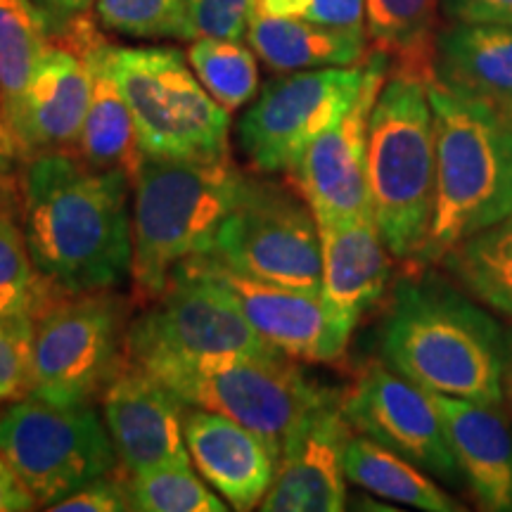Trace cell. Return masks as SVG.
I'll return each mask as SVG.
<instances>
[{"mask_svg": "<svg viewBox=\"0 0 512 512\" xmlns=\"http://www.w3.org/2000/svg\"><path fill=\"white\" fill-rule=\"evenodd\" d=\"M95 15L114 34L147 41L200 38L185 0H95Z\"/></svg>", "mask_w": 512, "mask_h": 512, "instance_id": "obj_32", "label": "cell"}, {"mask_svg": "<svg viewBox=\"0 0 512 512\" xmlns=\"http://www.w3.org/2000/svg\"><path fill=\"white\" fill-rule=\"evenodd\" d=\"M207 254L252 278L320 292L323 245L318 221L302 192L297 195L278 183L249 178Z\"/></svg>", "mask_w": 512, "mask_h": 512, "instance_id": "obj_10", "label": "cell"}, {"mask_svg": "<svg viewBox=\"0 0 512 512\" xmlns=\"http://www.w3.org/2000/svg\"><path fill=\"white\" fill-rule=\"evenodd\" d=\"M128 363H195L287 356L256 332L235 304L204 280L174 273L157 302L128 323Z\"/></svg>", "mask_w": 512, "mask_h": 512, "instance_id": "obj_11", "label": "cell"}, {"mask_svg": "<svg viewBox=\"0 0 512 512\" xmlns=\"http://www.w3.org/2000/svg\"><path fill=\"white\" fill-rule=\"evenodd\" d=\"M427 91L437 140V197L430 235L411 264L418 271L512 214L510 114L434 76Z\"/></svg>", "mask_w": 512, "mask_h": 512, "instance_id": "obj_3", "label": "cell"}, {"mask_svg": "<svg viewBox=\"0 0 512 512\" xmlns=\"http://www.w3.org/2000/svg\"><path fill=\"white\" fill-rule=\"evenodd\" d=\"M0 456L46 508L121 465L93 403L55 406L34 394L0 413Z\"/></svg>", "mask_w": 512, "mask_h": 512, "instance_id": "obj_9", "label": "cell"}, {"mask_svg": "<svg viewBox=\"0 0 512 512\" xmlns=\"http://www.w3.org/2000/svg\"><path fill=\"white\" fill-rule=\"evenodd\" d=\"M427 76L396 69L377 95L368 128L370 209L394 259L413 264L432 228L437 140Z\"/></svg>", "mask_w": 512, "mask_h": 512, "instance_id": "obj_5", "label": "cell"}, {"mask_svg": "<svg viewBox=\"0 0 512 512\" xmlns=\"http://www.w3.org/2000/svg\"><path fill=\"white\" fill-rule=\"evenodd\" d=\"M185 403L155 375L126 363L102 394V415L128 475L162 465H192Z\"/></svg>", "mask_w": 512, "mask_h": 512, "instance_id": "obj_17", "label": "cell"}, {"mask_svg": "<svg viewBox=\"0 0 512 512\" xmlns=\"http://www.w3.org/2000/svg\"><path fill=\"white\" fill-rule=\"evenodd\" d=\"M354 430L344 418L342 394L330 392L290 434L278 456L264 512H339L347 508L344 448Z\"/></svg>", "mask_w": 512, "mask_h": 512, "instance_id": "obj_16", "label": "cell"}, {"mask_svg": "<svg viewBox=\"0 0 512 512\" xmlns=\"http://www.w3.org/2000/svg\"><path fill=\"white\" fill-rule=\"evenodd\" d=\"M366 74L368 57L356 67L290 72L266 83L238 124L249 164L261 174L292 171L306 147L349 112Z\"/></svg>", "mask_w": 512, "mask_h": 512, "instance_id": "obj_12", "label": "cell"}, {"mask_svg": "<svg viewBox=\"0 0 512 512\" xmlns=\"http://www.w3.org/2000/svg\"><path fill=\"white\" fill-rule=\"evenodd\" d=\"M57 292L31 259L24 228L0 197V318L36 320Z\"/></svg>", "mask_w": 512, "mask_h": 512, "instance_id": "obj_29", "label": "cell"}, {"mask_svg": "<svg viewBox=\"0 0 512 512\" xmlns=\"http://www.w3.org/2000/svg\"><path fill=\"white\" fill-rule=\"evenodd\" d=\"M323 245L320 302L330 335L342 354L361 318L380 302L392 280V252L373 216L318 223Z\"/></svg>", "mask_w": 512, "mask_h": 512, "instance_id": "obj_19", "label": "cell"}, {"mask_svg": "<svg viewBox=\"0 0 512 512\" xmlns=\"http://www.w3.org/2000/svg\"><path fill=\"white\" fill-rule=\"evenodd\" d=\"M508 330L463 287L434 273L401 278L380 325L384 366L430 394L505 401Z\"/></svg>", "mask_w": 512, "mask_h": 512, "instance_id": "obj_2", "label": "cell"}, {"mask_svg": "<svg viewBox=\"0 0 512 512\" xmlns=\"http://www.w3.org/2000/svg\"><path fill=\"white\" fill-rule=\"evenodd\" d=\"M249 178L230 155L214 159L147 157L133 178L131 278L157 299L185 259L207 254Z\"/></svg>", "mask_w": 512, "mask_h": 512, "instance_id": "obj_4", "label": "cell"}, {"mask_svg": "<svg viewBox=\"0 0 512 512\" xmlns=\"http://www.w3.org/2000/svg\"><path fill=\"white\" fill-rule=\"evenodd\" d=\"M259 10L325 27L366 29V0H259Z\"/></svg>", "mask_w": 512, "mask_h": 512, "instance_id": "obj_34", "label": "cell"}, {"mask_svg": "<svg viewBox=\"0 0 512 512\" xmlns=\"http://www.w3.org/2000/svg\"><path fill=\"white\" fill-rule=\"evenodd\" d=\"M53 43L48 17L34 0H0V98L3 119L17 110L31 76Z\"/></svg>", "mask_w": 512, "mask_h": 512, "instance_id": "obj_28", "label": "cell"}, {"mask_svg": "<svg viewBox=\"0 0 512 512\" xmlns=\"http://www.w3.org/2000/svg\"><path fill=\"white\" fill-rule=\"evenodd\" d=\"M34 3L48 17L53 36L62 34L74 19L83 17L88 10L95 8V0H34Z\"/></svg>", "mask_w": 512, "mask_h": 512, "instance_id": "obj_39", "label": "cell"}, {"mask_svg": "<svg viewBox=\"0 0 512 512\" xmlns=\"http://www.w3.org/2000/svg\"><path fill=\"white\" fill-rule=\"evenodd\" d=\"M441 0H366V34L399 69L432 79L434 19Z\"/></svg>", "mask_w": 512, "mask_h": 512, "instance_id": "obj_27", "label": "cell"}, {"mask_svg": "<svg viewBox=\"0 0 512 512\" xmlns=\"http://www.w3.org/2000/svg\"><path fill=\"white\" fill-rule=\"evenodd\" d=\"M389 55L375 50L361 93L344 117L306 147L290 171L318 223L373 216L368 190V128L375 100L389 74Z\"/></svg>", "mask_w": 512, "mask_h": 512, "instance_id": "obj_14", "label": "cell"}, {"mask_svg": "<svg viewBox=\"0 0 512 512\" xmlns=\"http://www.w3.org/2000/svg\"><path fill=\"white\" fill-rule=\"evenodd\" d=\"M174 273L216 287L266 342L294 361L335 363L344 356L330 335L320 292L252 278L221 264L211 254L190 256Z\"/></svg>", "mask_w": 512, "mask_h": 512, "instance_id": "obj_15", "label": "cell"}, {"mask_svg": "<svg viewBox=\"0 0 512 512\" xmlns=\"http://www.w3.org/2000/svg\"><path fill=\"white\" fill-rule=\"evenodd\" d=\"M463 482L486 512H512V420L501 403L432 394Z\"/></svg>", "mask_w": 512, "mask_h": 512, "instance_id": "obj_21", "label": "cell"}, {"mask_svg": "<svg viewBox=\"0 0 512 512\" xmlns=\"http://www.w3.org/2000/svg\"><path fill=\"white\" fill-rule=\"evenodd\" d=\"M342 411L354 432L392 448L439 482L465 484L432 394L384 363L358 375L342 396Z\"/></svg>", "mask_w": 512, "mask_h": 512, "instance_id": "obj_13", "label": "cell"}, {"mask_svg": "<svg viewBox=\"0 0 512 512\" xmlns=\"http://www.w3.org/2000/svg\"><path fill=\"white\" fill-rule=\"evenodd\" d=\"M185 444L195 470L230 508H259L278 467V458L259 434L226 415L190 406L185 411Z\"/></svg>", "mask_w": 512, "mask_h": 512, "instance_id": "obj_20", "label": "cell"}, {"mask_svg": "<svg viewBox=\"0 0 512 512\" xmlns=\"http://www.w3.org/2000/svg\"><path fill=\"white\" fill-rule=\"evenodd\" d=\"M200 36L242 41L249 22L259 10V0H185Z\"/></svg>", "mask_w": 512, "mask_h": 512, "instance_id": "obj_35", "label": "cell"}, {"mask_svg": "<svg viewBox=\"0 0 512 512\" xmlns=\"http://www.w3.org/2000/svg\"><path fill=\"white\" fill-rule=\"evenodd\" d=\"M57 36L67 38L81 50L88 67H91L93 79L91 102H88V112L86 119H83L74 155H79L93 169L126 171L128 178L133 181L140 162H143V152L138 147L131 110H128L110 67H107V46L110 43L98 34V29L91 22H86V15L74 19Z\"/></svg>", "mask_w": 512, "mask_h": 512, "instance_id": "obj_22", "label": "cell"}, {"mask_svg": "<svg viewBox=\"0 0 512 512\" xmlns=\"http://www.w3.org/2000/svg\"><path fill=\"white\" fill-rule=\"evenodd\" d=\"M249 48L275 72L356 67L366 62V29L325 27L256 10L247 29Z\"/></svg>", "mask_w": 512, "mask_h": 512, "instance_id": "obj_24", "label": "cell"}, {"mask_svg": "<svg viewBox=\"0 0 512 512\" xmlns=\"http://www.w3.org/2000/svg\"><path fill=\"white\" fill-rule=\"evenodd\" d=\"M126 304L110 290L55 299L34 325L31 394L88 406L126 368Z\"/></svg>", "mask_w": 512, "mask_h": 512, "instance_id": "obj_8", "label": "cell"}, {"mask_svg": "<svg viewBox=\"0 0 512 512\" xmlns=\"http://www.w3.org/2000/svg\"><path fill=\"white\" fill-rule=\"evenodd\" d=\"M50 48L38 62L17 110L5 119V131L15 157L43 152H74L91 102V67L67 38Z\"/></svg>", "mask_w": 512, "mask_h": 512, "instance_id": "obj_18", "label": "cell"}, {"mask_svg": "<svg viewBox=\"0 0 512 512\" xmlns=\"http://www.w3.org/2000/svg\"><path fill=\"white\" fill-rule=\"evenodd\" d=\"M140 368L155 375L185 406L226 415L256 432L275 458L304 415L332 392L313 382L290 356L169 361Z\"/></svg>", "mask_w": 512, "mask_h": 512, "instance_id": "obj_7", "label": "cell"}, {"mask_svg": "<svg viewBox=\"0 0 512 512\" xmlns=\"http://www.w3.org/2000/svg\"><path fill=\"white\" fill-rule=\"evenodd\" d=\"M503 389L505 399L512 408V328L508 330V344H505V368H503Z\"/></svg>", "mask_w": 512, "mask_h": 512, "instance_id": "obj_40", "label": "cell"}, {"mask_svg": "<svg viewBox=\"0 0 512 512\" xmlns=\"http://www.w3.org/2000/svg\"><path fill=\"white\" fill-rule=\"evenodd\" d=\"M107 67L131 110L143 155H230V112L211 98L181 50L107 46Z\"/></svg>", "mask_w": 512, "mask_h": 512, "instance_id": "obj_6", "label": "cell"}, {"mask_svg": "<svg viewBox=\"0 0 512 512\" xmlns=\"http://www.w3.org/2000/svg\"><path fill=\"white\" fill-rule=\"evenodd\" d=\"M451 24H512V0H441Z\"/></svg>", "mask_w": 512, "mask_h": 512, "instance_id": "obj_37", "label": "cell"}, {"mask_svg": "<svg viewBox=\"0 0 512 512\" xmlns=\"http://www.w3.org/2000/svg\"><path fill=\"white\" fill-rule=\"evenodd\" d=\"M38 501L17 477L8 460L0 456V512H27L34 510Z\"/></svg>", "mask_w": 512, "mask_h": 512, "instance_id": "obj_38", "label": "cell"}, {"mask_svg": "<svg viewBox=\"0 0 512 512\" xmlns=\"http://www.w3.org/2000/svg\"><path fill=\"white\" fill-rule=\"evenodd\" d=\"M10 159L12 157H8L3 150H0V197H3V192H5V171H8Z\"/></svg>", "mask_w": 512, "mask_h": 512, "instance_id": "obj_42", "label": "cell"}, {"mask_svg": "<svg viewBox=\"0 0 512 512\" xmlns=\"http://www.w3.org/2000/svg\"><path fill=\"white\" fill-rule=\"evenodd\" d=\"M0 150L5 152L8 157H15V152H12V145H10V136L8 131H5V119H3V98H0Z\"/></svg>", "mask_w": 512, "mask_h": 512, "instance_id": "obj_41", "label": "cell"}, {"mask_svg": "<svg viewBox=\"0 0 512 512\" xmlns=\"http://www.w3.org/2000/svg\"><path fill=\"white\" fill-rule=\"evenodd\" d=\"M131 178L93 169L74 152L29 159L22 178V228L43 278L64 294L114 290L131 278Z\"/></svg>", "mask_w": 512, "mask_h": 512, "instance_id": "obj_1", "label": "cell"}, {"mask_svg": "<svg viewBox=\"0 0 512 512\" xmlns=\"http://www.w3.org/2000/svg\"><path fill=\"white\" fill-rule=\"evenodd\" d=\"M344 475L351 484L384 501L425 512H460L456 498L441 489L437 477L422 470L392 448L354 432L344 448Z\"/></svg>", "mask_w": 512, "mask_h": 512, "instance_id": "obj_25", "label": "cell"}, {"mask_svg": "<svg viewBox=\"0 0 512 512\" xmlns=\"http://www.w3.org/2000/svg\"><path fill=\"white\" fill-rule=\"evenodd\" d=\"M432 76L512 117V24H448L434 41Z\"/></svg>", "mask_w": 512, "mask_h": 512, "instance_id": "obj_23", "label": "cell"}, {"mask_svg": "<svg viewBox=\"0 0 512 512\" xmlns=\"http://www.w3.org/2000/svg\"><path fill=\"white\" fill-rule=\"evenodd\" d=\"M53 512H126L133 510L128 479L119 477L117 470L107 472L93 482L83 484L81 489L64 496L62 501L50 505Z\"/></svg>", "mask_w": 512, "mask_h": 512, "instance_id": "obj_36", "label": "cell"}, {"mask_svg": "<svg viewBox=\"0 0 512 512\" xmlns=\"http://www.w3.org/2000/svg\"><path fill=\"white\" fill-rule=\"evenodd\" d=\"M188 62L211 98L228 112L240 110L256 98L259 69L254 50L242 46V41L200 36L190 41Z\"/></svg>", "mask_w": 512, "mask_h": 512, "instance_id": "obj_30", "label": "cell"}, {"mask_svg": "<svg viewBox=\"0 0 512 512\" xmlns=\"http://www.w3.org/2000/svg\"><path fill=\"white\" fill-rule=\"evenodd\" d=\"M439 264L472 299L512 318V214L458 242Z\"/></svg>", "mask_w": 512, "mask_h": 512, "instance_id": "obj_26", "label": "cell"}, {"mask_svg": "<svg viewBox=\"0 0 512 512\" xmlns=\"http://www.w3.org/2000/svg\"><path fill=\"white\" fill-rule=\"evenodd\" d=\"M31 318H0V403L31 394Z\"/></svg>", "mask_w": 512, "mask_h": 512, "instance_id": "obj_33", "label": "cell"}, {"mask_svg": "<svg viewBox=\"0 0 512 512\" xmlns=\"http://www.w3.org/2000/svg\"><path fill=\"white\" fill-rule=\"evenodd\" d=\"M133 510L140 512H226L223 496L204 484L192 465H162L128 475Z\"/></svg>", "mask_w": 512, "mask_h": 512, "instance_id": "obj_31", "label": "cell"}]
</instances>
